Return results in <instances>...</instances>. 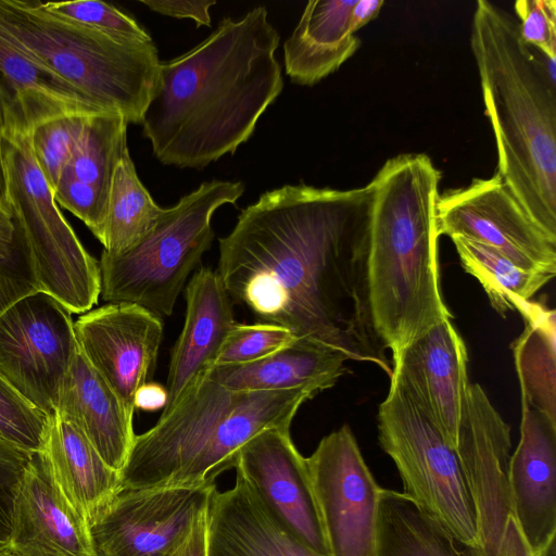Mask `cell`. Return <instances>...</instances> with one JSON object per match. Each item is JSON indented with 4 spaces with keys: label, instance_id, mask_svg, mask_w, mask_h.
Wrapping results in <instances>:
<instances>
[{
    "label": "cell",
    "instance_id": "obj_1",
    "mask_svg": "<svg viewBox=\"0 0 556 556\" xmlns=\"http://www.w3.org/2000/svg\"><path fill=\"white\" fill-rule=\"evenodd\" d=\"M372 190L285 185L241 211L219 239L217 274L232 302L390 378L372 329L366 261Z\"/></svg>",
    "mask_w": 556,
    "mask_h": 556
},
{
    "label": "cell",
    "instance_id": "obj_2",
    "mask_svg": "<svg viewBox=\"0 0 556 556\" xmlns=\"http://www.w3.org/2000/svg\"><path fill=\"white\" fill-rule=\"evenodd\" d=\"M280 37L265 7L224 17L200 43L160 64L141 121L164 165L203 168L235 153L283 88Z\"/></svg>",
    "mask_w": 556,
    "mask_h": 556
},
{
    "label": "cell",
    "instance_id": "obj_3",
    "mask_svg": "<svg viewBox=\"0 0 556 556\" xmlns=\"http://www.w3.org/2000/svg\"><path fill=\"white\" fill-rule=\"evenodd\" d=\"M440 170L421 153L389 159L369 182L372 206L366 261L376 338L392 359L452 319L439 281L437 201Z\"/></svg>",
    "mask_w": 556,
    "mask_h": 556
},
{
    "label": "cell",
    "instance_id": "obj_4",
    "mask_svg": "<svg viewBox=\"0 0 556 556\" xmlns=\"http://www.w3.org/2000/svg\"><path fill=\"white\" fill-rule=\"evenodd\" d=\"M470 48L497 149V173L533 222L556 239V85L506 10L478 0Z\"/></svg>",
    "mask_w": 556,
    "mask_h": 556
},
{
    "label": "cell",
    "instance_id": "obj_5",
    "mask_svg": "<svg viewBox=\"0 0 556 556\" xmlns=\"http://www.w3.org/2000/svg\"><path fill=\"white\" fill-rule=\"evenodd\" d=\"M0 25L98 111L141 124L159 84L153 41L111 38L47 13L39 1L0 0Z\"/></svg>",
    "mask_w": 556,
    "mask_h": 556
},
{
    "label": "cell",
    "instance_id": "obj_6",
    "mask_svg": "<svg viewBox=\"0 0 556 556\" xmlns=\"http://www.w3.org/2000/svg\"><path fill=\"white\" fill-rule=\"evenodd\" d=\"M241 181L211 180L164 208L153 228L130 250L102 252L101 296L131 303L159 317L169 316L189 275L213 241L212 217L242 195Z\"/></svg>",
    "mask_w": 556,
    "mask_h": 556
},
{
    "label": "cell",
    "instance_id": "obj_7",
    "mask_svg": "<svg viewBox=\"0 0 556 556\" xmlns=\"http://www.w3.org/2000/svg\"><path fill=\"white\" fill-rule=\"evenodd\" d=\"M7 202L34 260L41 290L71 313H84L101 294L99 262L83 247L39 169L29 135L4 134Z\"/></svg>",
    "mask_w": 556,
    "mask_h": 556
},
{
    "label": "cell",
    "instance_id": "obj_8",
    "mask_svg": "<svg viewBox=\"0 0 556 556\" xmlns=\"http://www.w3.org/2000/svg\"><path fill=\"white\" fill-rule=\"evenodd\" d=\"M378 433L397 468L402 493L456 542L478 548L475 506L458 454L395 381L379 405Z\"/></svg>",
    "mask_w": 556,
    "mask_h": 556
},
{
    "label": "cell",
    "instance_id": "obj_9",
    "mask_svg": "<svg viewBox=\"0 0 556 556\" xmlns=\"http://www.w3.org/2000/svg\"><path fill=\"white\" fill-rule=\"evenodd\" d=\"M510 428L479 383H469L458 428V454L475 506L481 556H507L525 539L508 483Z\"/></svg>",
    "mask_w": 556,
    "mask_h": 556
},
{
    "label": "cell",
    "instance_id": "obj_10",
    "mask_svg": "<svg viewBox=\"0 0 556 556\" xmlns=\"http://www.w3.org/2000/svg\"><path fill=\"white\" fill-rule=\"evenodd\" d=\"M71 312L45 291L0 315V376L26 401L56 413L61 386L78 352Z\"/></svg>",
    "mask_w": 556,
    "mask_h": 556
},
{
    "label": "cell",
    "instance_id": "obj_11",
    "mask_svg": "<svg viewBox=\"0 0 556 556\" xmlns=\"http://www.w3.org/2000/svg\"><path fill=\"white\" fill-rule=\"evenodd\" d=\"M330 556H376L381 493L349 425L306 458Z\"/></svg>",
    "mask_w": 556,
    "mask_h": 556
},
{
    "label": "cell",
    "instance_id": "obj_12",
    "mask_svg": "<svg viewBox=\"0 0 556 556\" xmlns=\"http://www.w3.org/2000/svg\"><path fill=\"white\" fill-rule=\"evenodd\" d=\"M215 490V483L121 488L89 527L96 556H169Z\"/></svg>",
    "mask_w": 556,
    "mask_h": 556
},
{
    "label": "cell",
    "instance_id": "obj_13",
    "mask_svg": "<svg viewBox=\"0 0 556 556\" xmlns=\"http://www.w3.org/2000/svg\"><path fill=\"white\" fill-rule=\"evenodd\" d=\"M437 224L439 236L465 237L522 269L556 274V239L533 222L497 172L439 194Z\"/></svg>",
    "mask_w": 556,
    "mask_h": 556
},
{
    "label": "cell",
    "instance_id": "obj_14",
    "mask_svg": "<svg viewBox=\"0 0 556 556\" xmlns=\"http://www.w3.org/2000/svg\"><path fill=\"white\" fill-rule=\"evenodd\" d=\"M235 468L289 534L316 554L330 556L307 462L294 446L290 428L256 433L239 450Z\"/></svg>",
    "mask_w": 556,
    "mask_h": 556
},
{
    "label": "cell",
    "instance_id": "obj_15",
    "mask_svg": "<svg viewBox=\"0 0 556 556\" xmlns=\"http://www.w3.org/2000/svg\"><path fill=\"white\" fill-rule=\"evenodd\" d=\"M78 350L134 416L135 395L153 375L163 321L131 303H109L74 323Z\"/></svg>",
    "mask_w": 556,
    "mask_h": 556
},
{
    "label": "cell",
    "instance_id": "obj_16",
    "mask_svg": "<svg viewBox=\"0 0 556 556\" xmlns=\"http://www.w3.org/2000/svg\"><path fill=\"white\" fill-rule=\"evenodd\" d=\"M390 380L402 387L456 450L470 381L467 349L452 319L435 325L393 358Z\"/></svg>",
    "mask_w": 556,
    "mask_h": 556
},
{
    "label": "cell",
    "instance_id": "obj_17",
    "mask_svg": "<svg viewBox=\"0 0 556 556\" xmlns=\"http://www.w3.org/2000/svg\"><path fill=\"white\" fill-rule=\"evenodd\" d=\"M1 549L11 556H96L89 526L60 490L43 451L26 467Z\"/></svg>",
    "mask_w": 556,
    "mask_h": 556
},
{
    "label": "cell",
    "instance_id": "obj_18",
    "mask_svg": "<svg viewBox=\"0 0 556 556\" xmlns=\"http://www.w3.org/2000/svg\"><path fill=\"white\" fill-rule=\"evenodd\" d=\"M508 483L520 532L539 556L556 539V421L522 402Z\"/></svg>",
    "mask_w": 556,
    "mask_h": 556
},
{
    "label": "cell",
    "instance_id": "obj_19",
    "mask_svg": "<svg viewBox=\"0 0 556 556\" xmlns=\"http://www.w3.org/2000/svg\"><path fill=\"white\" fill-rule=\"evenodd\" d=\"M0 112L4 134L21 135H28L37 125L58 116L101 113L1 25Z\"/></svg>",
    "mask_w": 556,
    "mask_h": 556
},
{
    "label": "cell",
    "instance_id": "obj_20",
    "mask_svg": "<svg viewBox=\"0 0 556 556\" xmlns=\"http://www.w3.org/2000/svg\"><path fill=\"white\" fill-rule=\"evenodd\" d=\"M232 300L216 270L201 267L186 287V316L170 354L166 381L168 413L212 366L235 326Z\"/></svg>",
    "mask_w": 556,
    "mask_h": 556
},
{
    "label": "cell",
    "instance_id": "obj_21",
    "mask_svg": "<svg viewBox=\"0 0 556 556\" xmlns=\"http://www.w3.org/2000/svg\"><path fill=\"white\" fill-rule=\"evenodd\" d=\"M126 119L118 114L94 113L53 190L58 205L72 212L101 237L110 189L117 163L128 147Z\"/></svg>",
    "mask_w": 556,
    "mask_h": 556
},
{
    "label": "cell",
    "instance_id": "obj_22",
    "mask_svg": "<svg viewBox=\"0 0 556 556\" xmlns=\"http://www.w3.org/2000/svg\"><path fill=\"white\" fill-rule=\"evenodd\" d=\"M206 556H321L289 534L244 478L215 490L206 511Z\"/></svg>",
    "mask_w": 556,
    "mask_h": 556
},
{
    "label": "cell",
    "instance_id": "obj_23",
    "mask_svg": "<svg viewBox=\"0 0 556 556\" xmlns=\"http://www.w3.org/2000/svg\"><path fill=\"white\" fill-rule=\"evenodd\" d=\"M55 415L79 428L105 464L121 473L136 437L134 416L79 350L62 382Z\"/></svg>",
    "mask_w": 556,
    "mask_h": 556
},
{
    "label": "cell",
    "instance_id": "obj_24",
    "mask_svg": "<svg viewBox=\"0 0 556 556\" xmlns=\"http://www.w3.org/2000/svg\"><path fill=\"white\" fill-rule=\"evenodd\" d=\"M356 0H313L283 43L286 74L303 86H313L332 74L359 48L351 28Z\"/></svg>",
    "mask_w": 556,
    "mask_h": 556
},
{
    "label": "cell",
    "instance_id": "obj_25",
    "mask_svg": "<svg viewBox=\"0 0 556 556\" xmlns=\"http://www.w3.org/2000/svg\"><path fill=\"white\" fill-rule=\"evenodd\" d=\"M345 361L340 353L296 338L267 357L241 365H215L208 374L235 392L308 389L318 394L349 371Z\"/></svg>",
    "mask_w": 556,
    "mask_h": 556
},
{
    "label": "cell",
    "instance_id": "obj_26",
    "mask_svg": "<svg viewBox=\"0 0 556 556\" xmlns=\"http://www.w3.org/2000/svg\"><path fill=\"white\" fill-rule=\"evenodd\" d=\"M42 451L60 490L90 527L121 489V473L105 464L79 428L58 415L51 416Z\"/></svg>",
    "mask_w": 556,
    "mask_h": 556
},
{
    "label": "cell",
    "instance_id": "obj_27",
    "mask_svg": "<svg viewBox=\"0 0 556 556\" xmlns=\"http://www.w3.org/2000/svg\"><path fill=\"white\" fill-rule=\"evenodd\" d=\"M376 556H481L464 546L404 493L381 489Z\"/></svg>",
    "mask_w": 556,
    "mask_h": 556
},
{
    "label": "cell",
    "instance_id": "obj_28",
    "mask_svg": "<svg viewBox=\"0 0 556 556\" xmlns=\"http://www.w3.org/2000/svg\"><path fill=\"white\" fill-rule=\"evenodd\" d=\"M526 328L514 342L521 402L556 421L555 311L531 302L520 313Z\"/></svg>",
    "mask_w": 556,
    "mask_h": 556
},
{
    "label": "cell",
    "instance_id": "obj_29",
    "mask_svg": "<svg viewBox=\"0 0 556 556\" xmlns=\"http://www.w3.org/2000/svg\"><path fill=\"white\" fill-rule=\"evenodd\" d=\"M464 269L483 287L490 304L502 316L521 313L530 299L555 276L526 270L495 249L478 241L451 237Z\"/></svg>",
    "mask_w": 556,
    "mask_h": 556
},
{
    "label": "cell",
    "instance_id": "obj_30",
    "mask_svg": "<svg viewBox=\"0 0 556 556\" xmlns=\"http://www.w3.org/2000/svg\"><path fill=\"white\" fill-rule=\"evenodd\" d=\"M163 211L140 181L127 147L112 179L99 239L103 251L118 255L130 250L153 228Z\"/></svg>",
    "mask_w": 556,
    "mask_h": 556
},
{
    "label": "cell",
    "instance_id": "obj_31",
    "mask_svg": "<svg viewBox=\"0 0 556 556\" xmlns=\"http://www.w3.org/2000/svg\"><path fill=\"white\" fill-rule=\"evenodd\" d=\"M41 290L29 248L10 212L0 213V315Z\"/></svg>",
    "mask_w": 556,
    "mask_h": 556
},
{
    "label": "cell",
    "instance_id": "obj_32",
    "mask_svg": "<svg viewBox=\"0 0 556 556\" xmlns=\"http://www.w3.org/2000/svg\"><path fill=\"white\" fill-rule=\"evenodd\" d=\"M89 115L58 116L37 125L28 134L34 159L52 191L74 153Z\"/></svg>",
    "mask_w": 556,
    "mask_h": 556
},
{
    "label": "cell",
    "instance_id": "obj_33",
    "mask_svg": "<svg viewBox=\"0 0 556 556\" xmlns=\"http://www.w3.org/2000/svg\"><path fill=\"white\" fill-rule=\"evenodd\" d=\"M47 13L85 26L111 38L130 42H151V36L135 18L112 4L97 0L41 2Z\"/></svg>",
    "mask_w": 556,
    "mask_h": 556
},
{
    "label": "cell",
    "instance_id": "obj_34",
    "mask_svg": "<svg viewBox=\"0 0 556 556\" xmlns=\"http://www.w3.org/2000/svg\"><path fill=\"white\" fill-rule=\"evenodd\" d=\"M50 420V416L26 401L0 376V438L29 452H40Z\"/></svg>",
    "mask_w": 556,
    "mask_h": 556
},
{
    "label": "cell",
    "instance_id": "obj_35",
    "mask_svg": "<svg viewBox=\"0 0 556 556\" xmlns=\"http://www.w3.org/2000/svg\"><path fill=\"white\" fill-rule=\"evenodd\" d=\"M296 338L285 327L255 323L235 324L228 333L214 366L241 365L267 357Z\"/></svg>",
    "mask_w": 556,
    "mask_h": 556
},
{
    "label": "cell",
    "instance_id": "obj_36",
    "mask_svg": "<svg viewBox=\"0 0 556 556\" xmlns=\"http://www.w3.org/2000/svg\"><path fill=\"white\" fill-rule=\"evenodd\" d=\"M515 13L525 45L546 58L556 59V1L518 0Z\"/></svg>",
    "mask_w": 556,
    "mask_h": 556
},
{
    "label": "cell",
    "instance_id": "obj_37",
    "mask_svg": "<svg viewBox=\"0 0 556 556\" xmlns=\"http://www.w3.org/2000/svg\"><path fill=\"white\" fill-rule=\"evenodd\" d=\"M35 452L0 438V541L11 532L14 503L26 467Z\"/></svg>",
    "mask_w": 556,
    "mask_h": 556
},
{
    "label": "cell",
    "instance_id": "obj_38",
    "mask_svg": "<svg viewBox=\"0 0 556 556\" xmlns=\"http://www.w3.org/2000/svg\"><path fill=\"white\" fill-rule=\"evenodd\" d=\"M151 11L175 18H191L198 26H211L210 8L214 0H142Z\"/></svg>",
    "mask_w": 556,
    "mask_h": 556
},
{
    "label": "cell",
    "instance_id": "obj_39",
    "mask_svg": "<svg viewBox=\"0 0 556 556\" xmlns=\"http://www.w3.org/2000/svg\"><path fill=\"white\" fill-rule=\"evenodd\" d=\"M206 511L194 523L185 541L169 556H206Z\"/></svg>",
    "mask_w": 556,
    "mask_h": 556
},
{
    "label": "cell",
    "instance_id": "obj_40",
    "mask_svg": "<svg viewBox=\"0 0 556 556\" xmlns=\"http://www.w3.org/2000/svg\"><path fill=\"white\" fill-rule=\"evenodd\" d=\"M167 402L166 388L156 382H147L135 395V408L154 412L165 407Z\"/></svg>",
    "mask_w": 556,
    "mask_h": 556
},
{
    "label": "cell",
    "instance_id": "obj_41",
    "mask_svg": "<svg viewBox=\"0 0 556 556\" xmlns=\"http://www.w3.org/2000/svg\"><path fill=\"white\" fill-rule=\"evenodd\" d=\"M383 0H356L351 12V28L354 33L379 14Z\"/></svg>",
    "mask_w": 556,
    "mask_h": 556
},
{
    "label": "cell",
    "instance_id": "obj_42",
    "mask_svg": "<svg viewBox=\"0 0 556 556\" xmlns=\"http://www.w3.org/2000/svg\"><path fill=\"white\" fill-rule=\"evenodd\" d=\"M4 136V126L0 112V204L10 212L8 202H7V178H5V169L3 163V154H2V140Z\"/></svg>",
    "mask_w": 556,
    "mask_h": 556
},
{
    "label": "cell",
    "instance_id": "obj_43",
    "mask_svg": "<svg viewBox=\"0 0 556 556\" xmlns=\"http://www.w3.org/2000/svg\"><path fill=\"white\" fill-rule=\"evenodd\" d=\"M3 212H9L7 211L1 204H0V213H3ZM11 213V212H10Z\"/></svg>",
    "mask_w": 556,
    "mask_h": 556
}]
</instances>
